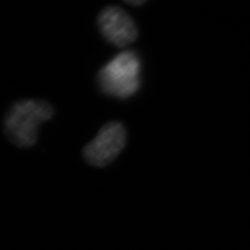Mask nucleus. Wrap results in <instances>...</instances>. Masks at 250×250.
Here are the masks:
<instances>
[{
    "label": "nucleus",
    "instance_id": "1",
    "mask_svg": "<svg viewBox=\"0 0 250 250\" xmlns=\"http://www.w3.org/2000/svg\"><path fill=\"white\" fill-rule=\"evenodd\" d=\"M53 106L46 100L27 99L15 103L4 118V134L11 143L20 148L37 143L39 126L52 118Z\"/></svg>",
    "mask_w": 250,
    "mask_h": 250
},
{
    "label": "nucleus",
    "instance_id": "2",
    "mask_svg": "<svg viewBox=\"0 0 250 250\" xmlns=\"http://www.w3.org/2000/svg\"><path fill=\"white\" fill-rule=\"evenodd\" d=\"M141 61L134 51H123L99 70V90L116 98H128L140 88Z\"/></svg>",
    "mask_w": 250,
    "mask_h": 250
},
{
    "label": "nucleus",
    "instance_id": "3",
    "mask_svg": "<svg viewBox=\"0 0 250 250\" xmlns=\"http://www.w3.org/2000/svg\"><path fill=\"white\" fill-rule=\"evenodd\" d=\"M126 145V129L117 121L108 122L84 146L83 154L91 166L103 168L117 159Z\"/></svg>",
    "mask_w": 250,
    "mask_h": 250
},
{
    "label": "nucleus",
    "instance_id": "4",
    "mask_svg": "<svg viewBox=\"0 0 250 250\" xmlns=\"http://www.w3.org/2000/svg\"><path fill=\"white\" fill-rule=\"evenodd\" d=\"M97 25L105 40L120 48L135 42L139 35L136 22L131 16L117 5H108L100 11Z\"/></svg>",
    "mask_w": 250,
    "mask_h": 250
},
{
    "label": "nucleus",
    "instance_id": "5",
    "mask_svg": "<svg viewBox=\"0 0 250 250\" xmlns=\"http://www.w3.org/2000/svg\"><path fill=\"white\" fill-rule=\"evenodd\" d=\"M124 1L127 2V3L130 4V5H136V6H138V5L143 4L145 1H147V0H124Z\"/></svg>",
    "mask_w": 250,
    "mask_h": 250
}]
</instances>
